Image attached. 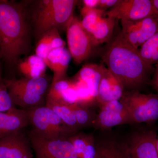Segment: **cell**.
<instances>
[{"instance_id":"1","label":"cell","mask_w":158,"mask_h":158,"mask_svg":"<svg viewBox=\"0 0 158 158\" xmlns=\"http://www.w3.org/2000/svg\"><path fill=\"white\" fill-rule=\"evenodd\" d=\"M106 44L100 54L103 63L122 83L125 91H140L148 83L154 67L144 62L138 49L125 40L120 31Z\"/></svg>"},{"instance_id":"2","label":"cell","mask_w":158,"mask_h":158,"mask_svg":"<svg viewBox=\"0 0 158 158\" xmlns=\"http://www.w3.org/2000/svg\"><path fill=\"white\" fill-rule=\"evenodd\" d=\"M29 16L24 2L0 0V57L10 68L30 51Z\"/></svg>"},{"instance_id":"3","label":"cell","mask_w":158,"mask_h":158,"mask_svg":"<svg viewBox=\"0 0 158 158\" xmlns=\"http://www.w3.org/2000/svg\"><path fill=\"white\" fill-rule=\"evenodd\" d=\"M77 1L42 0L36 2L31 14L35 37L39 40L52 29L66 30L74 15Z\"/></svg>"},{"instance_id":"4","label":"cell","mask_w":158,"mask_h":158,"mask_svg":"<svg viewBox=\"0 0 158 158\" xmlns=\"http://www.w3.org/2000/svg\"><path fill=\"white\" fill-rule=\"evenodd\" d=\"M4 81L14 106L22 109L45 106L46 96L51 85L50 79L47 76Z\"/></svg>"},{"instance_id":"5","label":"cell","mask_w":158,"mask_h":158,"mask_svg":"<svg viewBox=\"0 0 158 158\" xmlns=\"http://www.w3.org/2000/svg\"><path fill=\"white\" fill-rule=\"evenodd\" d=\"M24 110L27 114L32 130L40 135L48 138H68L77 132L65 126L56 113L47 106Z\"/></svg>"},{"instance_id":"6","label":"cell","mask_w":158,"mask_h":158,"mask_svg":"<svg viewBox=\"0 0 158 158\" xmlns=\"http://www.w3.org/2000/svg\"><path fill=\"white\" fill-rule=\"evenodd\" d=\"M120 102L127 108L133 124H152L158 119V94L125 90Z\"/></svg>"},{"instance_id":"7","label":"cell","mask_w":158,"mask_h":158,"mask_svg":"<svg viewBox=\"0 0 158 158\" xmlns=\"http://www.w3.org/2000/svg\"><path fill=\"white\" fill-rule=\"evenodd\" d=\"M28 136L35 158H78L67 138H46L32 130Z\"/></svg>"},{"instance_id":"8","label":"cell","mask_w":158,"mask_h":158,"mask_svg":"<svg viewBox=\"0 0 158 158\" xmlns=\"http://www.w3.org/2000/svg\"><path fill=\"white\" fill-rule=\"evenodd\" d=\"M69 51L77 65L88 59L94 47L90 34L83 27L81 21L74 16L66 28Z\"/></svg>"},{"instance_id":"9","label":"cell","mask_w":158,"mask_h":158,"mask_svg":"<svg viewBox=\"0 0 158 158\" xmlns=\"http://www.w3.org/2000/svg\"><path fill=\"white\" fill-rule=\"evenodd\" d=\"M120 22L123 37L138 49L158 32V15L134 21L123 20Z\"/></svg>"},{"instance_id":"10","label":"cell","mask_w":158,"mask_h":158,"mask_svg":"<svg viewBox=\"0 0 158 158\" xmlns=\"http://www.w3.org/2000/svg\"><path fill=\"white\" fill-rule=\"evenodd\" d=\"M156 15L158 12L152 0H119L106 13V16L116 20L132 21Z\"/></svg>"},{"instance_id":"11","label":"cell","mask_w":158,"mask_h":158,"mask_svg":"<svg viewBox=\"0 0 158 158\" xmlns=\"http://www.w3.org/2000/svg\"><path fill=\"white\" fill-rule=\"evenodd\" d=\"M93 127L101 131H109L114 127L133 124L129 113L120 101H113L99 105Z\"/></svg>"},{"instance_id":"12","label":"cell","mask_w":158,"mask_h":158,"mask_svg":"<svg viewBox=\"0 0 158 158\" xmlns=\"http://www.w3.org/2000/svg\"><path fill=\"white\" fill-rule=\"evenodd\" d=\"M157 138L156 131L153 129L135 131L126 140L130 158H158Z\"/></svg>"},{"instance_id":"13","label":"cell","mask_w":158,"mask_h":158,"mask_svg":"<svg viewBox=\"0 0 158 158\" xmlns=\"http://www.w3.org/2000/svg\"><path fill=\"white\" fill-rule=\"evenodd\" d=\"M32 150L23 130L0 138V158H34Z\"/></svg>"},{"instance_id":"14","label":"cell","mask_w":158,"mask_h":158,"mask_svg":"<svg viewBox=\"0 0 158 158\" xmlns=\"http://www.w3.org/2000/svg\"><path fill=\"white\" fill-rule=\"evenodd\" d=\"M125 91L122 83L104 66L100 81L97 98L98 106L113 101H119Z\"/></svg>"},{"instance_id":"15","label":"cell","mask_w":158,"mask_h":158,"mask_svg":"<svg viewBox=\"0 0 158 158\" xmlns=\"http://www.w3.org/2000/svg\"><path fill=\"white\" fill-rule=\"evenodd\" d=\"M95 139V158H131L126 140L113 135H106Z\"/></svg>"},{"instance_id":"16","label":"cell","mask_w":158,"mask_h":158,"mask_svg":"<svg viewBox=\"0 0 158 158\" xmlns=\"http://www.w3.org/2000/svg\"><path fill=\"white\" fill-rule=\"evenodd\" d=\"M28 116L24 109L15 106L0 113V138L22 131L29 125Z\"/></svg>"},{"instance_id":"17","label":"cell","mask_w":158,"mask_h":158,"mask_svg":"<svg viewBox=\"0 0 158 158\" xmlns=\"http://www.w3.org/2000/svg\"><path fill=\"white\" fill-rule=\"evenodd\" d=\"M71 58L70 52L65 47L54 50L48 55L44 62L53 73L51 84L67 78V69Z\"/></svg>"},{"instance_id":"18","label":"cell","mask_w":158,"mask_h":158,"mask_svg":"<svg viewBox=\"0 0 158 158\" xmlns=\"http://www.w3.org/2000/svg\"><path fill=\"white\" fill-rule=\"evenodd\" d=\"M104 64H88L81 68L74 77L86 83L91 95L97 103V98L100 81Z\"/></svg>"},{"instance_id":"19","label":"cell","mask_w":158,"mask_h":158,"mask_svg":"<svg viewBox=\"0 0 158 158\" xmlns=\"http://www.w3.org/2000/svg\"><path fill=\"white\" fill-rule=\"evenodd\" d=\"M65 46V42L62 39L59 30L52 29L46 32L38 40L35 53L44 61L47 56L52 51Z\"/></svg>"},{"instance_id":"20","label":"cell","mask_w":158,"mask_h":158,"mask_svg":"<svg viewBox=\"0 0 158 158\" xmlns=\"http://www.w3.org/2000/svg\"><path fill=\"white\" fill-rule=\"evenodd\" d=\"M17 67L25 77L34 78L46 75L47 65L44 60L36 54L20 60Z\"/></svg>"},{"instance_id":"21","label":"cell","mask_w":158,"mask_h":158,"mask_svg":"<svg viewBox=\"0 0 158 158\" xmlns=\"http://www.w3.org/2000/svg\"><path fill=\"white\" fill-rule=\"evenodd\" d=\"M116 19L104 16L90 34L94 47L107 43L113 37Z\"/></svg>"},{"instance_id":"22","label":"cell","mask_w":158,"mask_h":158,"mask_svg":"<svg viewBox=\"0 0 158 158\" xmlns=\"http://www.w3.org/2000/svg\"><path fill=\"white\" fill-rule=\"evenodd\" d=\"M71 105L46 101L45 106L53 110L67 127L74 131H79L80 130Z\"/></svg>"},{"instance_id":"23","label":"cell","mask_w":158,"mask_h":158,"mask_svg":"<svg viewBox=\"0 0 158 158\" xmlns=\"http://www.w3.org/2000/svg\"><path fill=\"white\" fill-rule=\"evenodd\" d=\"M106 11L95 8H88L83 6L81 13L83 19L81 21L84 28L90 34L94 31L99 22L106 15Z\"/></svg>"},{"instance_id":"24","label":"cell","mask_w":158,"mask_h":158,"mask_svg":"<svg viewBox=\"0 0 158 158\" xmlns=\"http://www.w3.org/2000/svg\"><path fill=\"white\" fill-rule=\"evenodd\" d=\"M142 59L152 67L158 63V32L138 49Z\"/></svg>"},{"instance_id":"25","label":"cell","mask_w":158,"mask_h":158,"mask_svg":"<svg viewBox=\"0 0 158 158\" xmlns=\"http://www.w3.org/2000/svg\"><path fill=\"white\" fill-rule=\"evenodd\" d=\"M72 108L79 130L93 127L97 114L90 107L75 104Z\"/></svg>"},{"instance_id":"26","label":"cell","mask_w":158,"mask_h":158,"mask_svg":"<svg viewBox=\"0 0 158 158\" xmlns=\"http://www.w3.org/2000/svg\"><path fill=\"white\" fill-rule=\"evenodd\" d=\"M73 84L72 80L66 78L51 84L47 94L46 101L60 102L64 92L72 86Z\"/></svg>"},{"instance_id":"27","label":"cell","mask_w":158,"mask_h":158,"mask_svg":"<svg viewBox=\"0 0 158 158\" xmlns=\"http://www.w3.org/2000/svg\"><path fill=\"white\" fill-rule=\"evenodd\" d=\"M88 134L77 132L67 138L75 150L78 158H81L87 144Z\"/></svg>"},{"instance_id":"28","label":"cell","mask_w":158,"mask_h":158,"mask_svg":"<svg viewBox=\"0 0 158 158\" xmlns=\"http://www.w3.org/2000/svg\"><path fill=\"white\" fill-rule=\"evenodd\" d=\"M14 106L4 79L2 77L0 68V113L6 112Z\"/></svg>"},{"instance_id":"29","label":"cell","mask_w":158,"mask_h":158,"mask_svg":"<svg viewBox=\"0 0 158 158\" xmlns=\"http://www.w3.org/2000/svg\"><path fill=\"white\" fill-rule=\"evenodd\" d=\"M96 155L95 137L92 134H88L86 148L81 158H95Z\"/></svg>"},{"instance_id":"30","label":"cell","mask_w":158,"mask_h":158,"mask_svg":"<svg viewBox=\"0 0 158 158\" xmlns=\"http://www.w3.org/2000/svg\"><path fill=\"white\" fill-rule=\"evenodd\" d=\"M119 0H99L98 9L106 11V9H111L116 6Z\"/></svg>"},{"instance_id":"31","label":"cell","mask_w":158,"mask_h":158,"mask_svg":"<svg viewBox=\"0 0 158 158\" xmlns=\"http://www.w3.org/2000/svg\"><path fill=\"white\" fill-rule=\"evenodd\" d=\"M153 76L151 84L153 88L157 91L158 94V63L155 65Z\"/></svg>"},{"instance_id":"32","label":"cell","mask_w":158,"mask_h":158,"mask_svg":"<svg viewBox=\"0 0 158 158\" xmlns=\"http://www.w3.org/2000/svg\"><path fill=\"white\" fill-rule=\"evenodd\" d=\"M83 3L84 6L85 7L91 9H98L99 0H84L83 1Z\"/></svg>"},{"instance_id":"33","label":"cell","mask_w":158,"mask_h":158,"mask_svg":"<svg viewBox=\"0 0 158 158\" xmlns=\"http://www.w3.org/2000/svg\"><path fill=\"white\" fill-rule=\"evenodd\" d=\"M154 6L158 12V0H152Z\"/></svg>"},{"instance_id":"34","label":"cell","mask_w":158,"mask_h":158,"mask_svg":"<svg viewBox=\"0 0 158 158\" xmlns=\"http://www.w3.org/2000/svg\"><path fill=\"white\" fill-rule=\"evenodd\" d=\"M156 147L157 151L158 153V137L157 138L156 142Z\"/></svg>"}]
</instances>
